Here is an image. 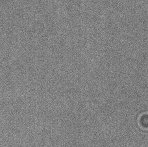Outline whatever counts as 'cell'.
Wrapping results in <instances>:
<instances>
[{"instance_id": "1", "label": "cell", "mask_w": 148, "mask_h": 147, "mask_svg": "<svg viewBox=\"0 0 148 147\" xmlns=\"http://www.w3.org/2000/svg\"><path fill=\"white\" fill-rule=\"evenodd\" d=\"M139 126L144 130H148V113H144L138 119Z\"/></svg>"}]
</instances>
